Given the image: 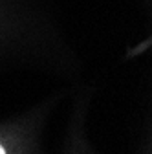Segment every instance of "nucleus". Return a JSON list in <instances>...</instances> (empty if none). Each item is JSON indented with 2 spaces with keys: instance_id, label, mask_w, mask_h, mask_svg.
<instances>
[{
  "instance_id": "obj_1",
  "label": "nucleus",
  "mask_w": 152,
  "mask_h": 154,
  "mask_svg": "<svg viewBox=\"0 0 152 154\" xmlns=\"http://www.w3.org/2000/svg\"><path fill=\"white\" fill-rule=\"evenodd\" d=\"M0 154H6V152H4V149H2V145H0Z\"/></svg>"
}]
</instances>
